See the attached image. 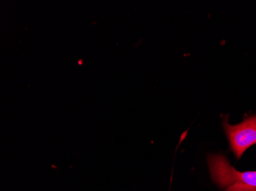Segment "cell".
<instances>
[{"instance_id":"obj_1","label":"cell","mask_w":256,"mask_h":191,"mask_svg":"<svg viewBox=\"0 0 256 191\" xmlns=\"http://www.w3.org/2000/svg\"><path fill=\"white\" fill-rule=\"evenodd\" d=\"M207 161L212 182L220 189L228 188L234 184H243L256 188V172H241L236 170L222 154L210 155Z\"/></svg>"},{"instance_id":"obj_2","label":"cell","mask_w":256,"mask_h":191,"mask_svg":"<svg viewBox=\"0 0 256 191\" xmlns=\"http://www.w3.org/2000/svg\"><path fill=\"white\" fill-rule=\"evenodd\" d=\"M224 127L230 143V150L240 160L247 149L256 145V115L246 118L240 124L232 126L228 116L224 119Z\"/></svg>"},{"instance_id":"obj_3","label":"cell","mask_w":256,"mask_h":191,"mask_svg":"<svg viewBox=\"0 0 256 191\" xmlns=\"http://www.w3.org/2000/svg\"><path fill=\"white\" fill-rule=\"evenodd\" d=\"M225 191H256V188L243 184H234L226 188Z\"/></svg>"}]
</instances>
